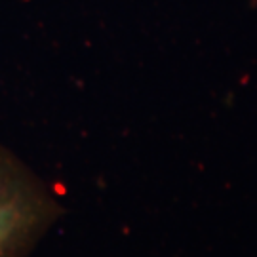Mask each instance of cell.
Masks as SVG:
<instances>
[{"mask_svg": "<svg viewBox=\"0 0 257 257\" xmlns=\"http://www.w3.org/2000/svg\"><path fill=\"white\" fill-rule=\"evenodd\" d=\"M61 215L48 185L0 143V257H27Z\"/></svg>", "mask_w": 257, "mask_h": 257, "instance_id": "6da1fadb", "label": "cell"}]
</instances>
